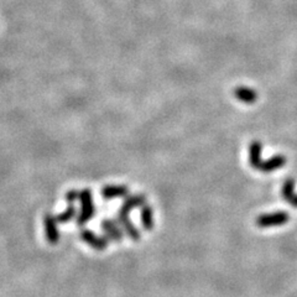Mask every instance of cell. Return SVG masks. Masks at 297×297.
I'll return each mask as SVG.
<instances>
[{
    "instance_id": "6da1fadb",
    "label": "cell",
    "mask_w": 297,
    "mask_h": 297,
    "mask_svg": "<svg viewBox=\"0 0 297 297\" xmlns=\"http://www.w3.org/2000/svg\"><path fill=\"white\" fill-rule=\"evenodd\" d=\"M79 203H81V209L77 215V224L84 225L88 223L96 213V207L93 202V193L89 188H84L79 192Z\"/></svg>"
},
{
    "instance_id": "7a4b0ae2",
    "label": "cell",
    "mask_w": 297,
    "mask_h": 297,
    "mask_svg": "<svg viewBox=\"0 0 297 297\" xmlns=\"http://www.w3.org/2000/svg\"><path fill=\"white\" fill-rule=\"evenodd\" d=\"M290 220L289 213L284 210H277L272 213H265V214L259 215L255 220V224L259 228H269L276 227V225H284Z\"/></svg>"
},
{
    "instance_id": "3957f363",
    "label": "cell",
    "mask_w": 297,
    "mask_h": 297,
    "mask_svg": "<svg viewBox=\"0 0 297 297\" xmlns=\"http://www.w3.org/2000/svg\"><path fill=\"white\" fill-rule=\"evenodd\" d=\"M81 239L86 243L87 245L97 251H104L108 248L109 239L106 237H101L94 233L93 230L82 229L81 230Z\"/></svg>"
},
{
    "instance_id": "277c9868",
    "label": "cell",
    "mask_w": 297,
    "mask_h": 297,
    "mask_svg": "<svg viewBox=\"0 0 297 297\" xmlns=\"http://www.w3.org/2000/svg\"><path fill=\"white\" fill-rule=\"evenodd\" d=\"M101 230L104 232L105 237L109 240L115 243L123 242V235L124 230L121 229V227L119 225L118 222L113 219H103L101 220Z\"/></svg>"
},
{
    "instance_id": "5b68a950",
    "label": "cell",
    "mask_w": 297,
    "mask_h": 297,
    "mask_svg": "<svg viewBox=\"0 0 297 297\" xmlns=\"http://www.w3.org/2000/svg\"><path fill=\"white\" fill-rule=\"evenodd\" d=\"M57 219L54 215L45 214L44 217V227H45V235H46V240L50 244L54 245L58 243L59 240V232L57 228Z\"/></svg>"
},
{
    "instance_id": "8992f818",
    "label": "cell",
    "mask_w": 297,
    "mask_h": 297,
    "mask_svg": "<svg viewBox=\"0 0 297 297\" xmlns=\"http://www.w3.org/2000/svg\"><path fill=\"white\" fill-rule=\"evenodd\" d=\"M118 223L119 225L121 227V229L124 230L126 235L130 238L133 242H139L141 239V233L140 230L136 228V225L134 224L133 222L129 218V214H121V213H118Z\"/></svg>"
},
{
    "instance_id": "52a82bcc",
    "label": "cell",
    "mask_w": 297,
    "mask_h": 297,
    "mask_svg": "<svg viewBox=\"0 0 297 297\" xmlns=\"http://www.w3.org/2000/svg\"><path fill=\"white\" fill-rule=\"evenodd\" d=\"M146 203V197L145 195H129L128 197L124 199L123 204H121L120 209H119L118 213H121V214H130L131 210H134L135 208H141L144 204Z\"/></svg>"
},
{
    "instance_id": "ba28073f",
    "label": "cell",
    "mask_w": 297,
    "mask_h": 297,
    "mask_svg": "<svg viewBox=\"0 0 297 297\" xmlns=\"http://www.w3.org/2000/svg\"><path fill=\"white\" fill-rule=\"evenodd\" d=\"M100 195L105 200L128 197L129 188L124 185H105L101 188Z\"/></svg>"
},
{
    "instance_id": "9c48e42d",
    "label": "cell",
    "mask_w": 297,
    "mask_h": 297,
    "mask_svg": "<svg viewBox=\"0 0 297 297\" xmlns=\"http://www.w3.org/2000/svg\"><path fill=\"white\" fill-rule=\"evenodd\" d=\"M234 96L238 100L247 104H252L256 101L257 93L249 87H237L234 89Z\"/></svg>"
},
{
    "instance_id": "30bf717a",
    "label": "cell",
    "mask_w": 297,
    "mask_h": 297,
    "mask_svg": "<svg viewBox=\"0 0 297 297\" xmlns=\"http://www.w3.org/2000/svg\"><path fill=\"white\" fill-rule=\"evenodd\" d=\"M249 162L255 170H259L261 166V144L259 141H252L249 148Z\"/></svg>"
},
{
    "instance_id": "8fae6325",
    "label": "cell",
    "mask_w": 297,
    "mask_h": 297,
    "mask_svg": "<svg viewBox=\"0 0 297 297\" xmlns=\"http://www.w3.org/2000/svg\"><path fill=\"white\" fill-rule=\"evenodd\" d=\"M285 163H286V158L284 155H275L267 161H264L259 170L262 172H272V171L281 168Z\"/></svg>"
},
{
    "instance_id": "7c38bea8",
    "label": "cell",
    "mask_w": 297,
    "mask_h": 297,
    "mask_svg": "<svg viewBox=\"0 0 297 297\" xmlns=\"http://www.w3.org/2000/svg\"><path fill=\"white\" fill-rule=\"evenodd\" d=\"M140 209V218L143 228L146 232H151V230L153 229V224H155V223H153L152 208H151L150 204H146L145 203Z\"/></svg>"
},
{
    "instance_id": "4fadbf2b",
    "label": "cell",
    "mask_w": 297,
    "mask_h": 297,
    "mask_svg": "<svg viewBox=\"0 0 297 297\" xmlns=\"http://www.w3.org/2000/svg\"><path fill=\"white\" fill-rule=\"evenodd\" d=\"M76 215H77V210H76V207H74V204H68V207H67L63 212L59 213L58 215H56V219L57 222L61 223V224H66V223L73 220L74 218H76Z\"/></svg>"
},
{
    "instance_id": "5bb4252c",
    "label": "cell",
    "mask_w": 297,
    "mask_h": 297,
    "mask_svg": "<svg viewBox=\"0 0 297 297\" xmlns=\"http://www.w3.org/2000/svg\"><path fill=\"white\" fill-rule=\"evenodd\" d=\"M281 195L286 202H290V200L294 198V196H295V180L294 178H289V180L285 181L284 186H282Z\"/></svg>"
},
{
    "instance_id": "9a60e30c",
    "label": "cell",
    "mask_w": 297,
    "mask_h": 297,
    "mask_svg": "<svg viewBox=\"0 0 297 297\" xmlns=\"http://www.w3.org/2000/svg\"><path fill=\"white\" fill-rule=\"evenodd\" d=\"M79 192H81V191H77V190H74V188L73 190L67 191V193H66L67 203H68V204H73L76 200H79Z\"/></svg>"
},
{
    "instance_id": "2e32d148",
    "label": "cell",
    "mask_w": 297,
    "mask_h": 297,
    "mask_svg": "<svg viewBox=\"0 0 297 297\" xmlns=\"http://www.w3.org/2000/svg\"><path fill=\"white\" fill-rule=\"evenodd\" d=\"M290 203H291L292 207L297 208V195H295V196H294V198H292V199L290 200Z\"/></svg>"
}]
</instances>
